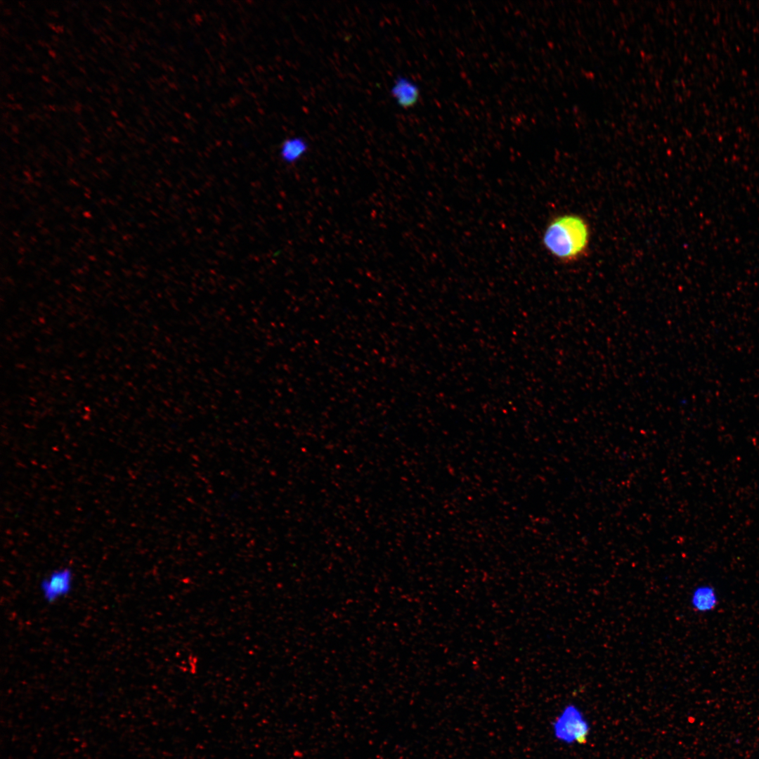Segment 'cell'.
Returning a JSON list of instances; mask_svg holds the SVG:
<instances>
[{"mask_svg":"<svg viewBox=\"0 0 759 759\" xmlns=\"http://www.w3.org/2000/svg\"><path fill=\"white\" fill-rule=\"evenodd\" d=\"M309 145L301 137H292L285 140L280 148V157L287 164H292L300 160L307 153Z\"/></svg>","mask_w":759,"mask_h":759,"instance_id":"obj_5","label":"cell"},{"mask_svg":"<svg viewBox=\"0 0 759 759\" xmlns=\"http://www.w3.org/2000/svg\"><path fill=\"white\" fill-rule=\"evenodd\" d=\"M74 585V573L68 566H60L50 571L39 583V591L44 600L55 603L67 597Z\"/></svg>","mask_w":759,"mask_h":759,"instance_id":"obj_2","label":"cell"},{"mask_svg":"<svg viewBox=\"0 0 759 759\" xmlns=\"http://www.w3.org/2000/svg\"><path fill=\"white\" fill-rule=\"evenodd\" d=\"M718 601L716 591L708 584L696 586L690 596L692 607L695 611L701 613L713 610L717 606Z\"/></svg>","mask_w":759,"mask_h":759,"instance_id":"obj_4","label":"cell"},{"mask_svg":"<svg viewBox=\"0 0 759 759\" xmlns=\"http://www.w3.org/2000/svg\"><path fill=\"white\" fill-rule=\"evenodd\" d=\"M590 227L581 215L560 214L545 227L542 242L545 249L558 261L569 264L587 254L590 243Z\"/></svg>","mask_w":759,"mask_h":759,"instance_id":"obj_1","label":"cell"},{"mask_svg":"<svg viewBox=\"0 0 759 759\" xmlns=\"http://www.w3.org/2000/svg\"><path fill=\"white\" fill-rule=\"evenodd\" d=\"M391 93L399 106L406 109L415 106L420 98L418 86L409 79L401 77L394 82Z\"/></svg>","mask_w":759,"mask_h":759,"instance_id":"obj_3","label":"cell"}]
</instances>
